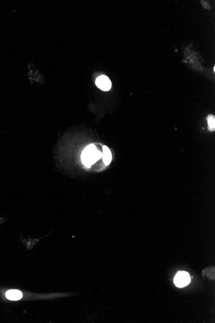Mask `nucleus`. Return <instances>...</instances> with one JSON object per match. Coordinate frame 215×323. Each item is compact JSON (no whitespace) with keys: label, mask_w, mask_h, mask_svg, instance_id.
Listing matches in <instances>:
<instances>
[{"label":"nucleus","mask_w":215,"mask_h":323,"mask_svg":"<svg viewBox=\"0 0 215 323\" xmlns=\"http://www.w3.org/2000/svg\"><path fill=\"white\" fill-rule=\"evenodd\" d=\"M103 157V153L96 148L94 145L87 146L83 150L81 155V160L83 165L90 168Z\"/></svg>","instance_id":"obj_1"},{"label":"nucleus","mask_w":215,"mask_h":323,"mask_svg":"<svg viewBox=\"0 0 215 323\" xmlns=\"http://www.w3.org/2000/svg\"><path fill=\"white\" fill-rule=\"evenodd\" d=\"M190 275L186 272H179L175 277L174 283L177 287L182 288L186 286L190 283Z\"/></svg>","instance_id":"obj_2"},{"label":"nucleus","mask_w":215,"mask_h":323,"mask_svg":"<svg viewBox=\"0 0 215 323\" xmlns=\"http://www.w3.org/2000/svg\"><path fill=\"white\" fill-rule=\"evenodd\" d=\"M95 84L99 89L103 91H108L110 90L112 87V82L110 79L104 75H101L97 78Z\"/></svg>","instance_id":"obj_3"},{"label":"nucleus","mask_w":215,"mask_h":323,"mask_svg":"<svg viewBox=\"0 0 215 323\" xmlns=\"http://www.w3.org/2000/svg\"><path fill=\"white\" fill-rule=\"evenodd\" d=\"M103 160L104 163V165L106 166L109 165L110 164L112 159V153L110 152V150L106 146H103Z\"/></svg>","instance_id":"obj_4"},{"label":"nucleus","mask_w":215,"mask_h":323,"mask_svg":"<svg viewBox=\"0 0 215 323\" xmlns=\"http://www.w3.org/2000/svg\"><path fill=\"white\" fill-rule=\"evenodd\" d=\"M23 296L22 293L19 290H11L6 293V297L8 299L11 301H17L22 298Z\"/></svg>","instance_id":"obj_5"},{"label":"nucleus","mask_w":215,"mask_h":323,"mask_svg":"<svg viewBox=\"0 0 215 323\" xmlns=\"http://www.w3.org/2000/svg\"><path fill=\"white\" fill-rule=\"evenodd\" d=\"M208 127L210 131H214L215 129V117L213 115H209L208 117Z\"/></svg>","instance_id":"obj_6"}]
</instances>
